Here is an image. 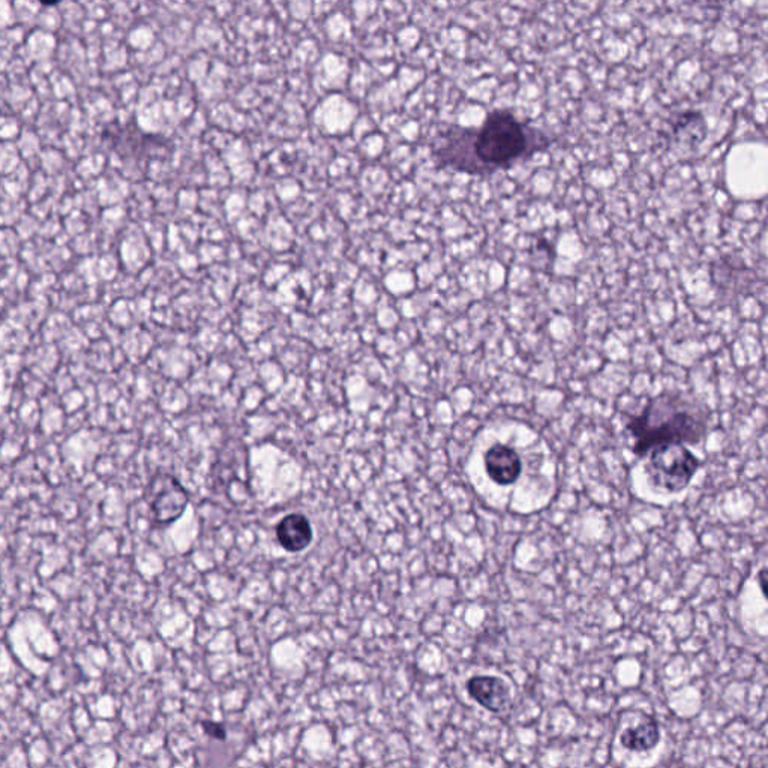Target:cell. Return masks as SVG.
<instances>
[{"instance_id":"obj_7","label":"cell","mask_w":768,"mask_h":768,"mask_svg":"<svg viewBox=\"0 0 768 768\" xmlns=\"http://www.w3.org/2000/svg\"><path fill=\"white\" fill-rule=\"evenodd\" d=\"M660 732L656 722H645L635 728L626 729L621 735V744L633 752H645L659 743Z\"/></svg>"},{"instance_id":"obj_3","label":"cell","mask_w":768,"mask_h":768,"mask_svg":"<svg viewBox=\"0 0 768 768\" xmlns=\"http://www.w3.org/2000/svg\"><path fill=\"white\" fill-rule=\"evenodd\" d=\"M644 458L651 483L666 492L683 491L699 467V459L683 444L653 447Z\"/></svg>"},{"instance_id":"obj_6","label":"cell","mask_w":768,"mask_h":768,"mask_svg":"<svg viewBox=\"0 0 768 768\" xmlns=\"http://www.w3.org/2000/svg\"><path fill=\"white\" fill-rule=\"evenodd\" d=\"M276 537L282 548L290 552H300L312 542V527L305 516L291 513L279 522Z\"/></svg>"},{"instance_id":"obj_4","label":"cell","mask_w":768,"mask_h":768,"mask_svg":"<svg viewBox=\"0 0 768 768\" xmlns=\"http://www.w3.org/2000/svg\"><path fill=\"white\" fill-rule=\"evenodd\" d=\"M486 473L498 485H512L521 474V458L512 447L494 444L485 455Z\"/></svg>"},{"instance_id":"obj_1","label":"cell","mask_w":768,"mask_h":768,"mask_svg":"<svg viewBox=\"0 0 768 768\" xmlns=\"http://www.w3.org/2000/svg\"><path fill=\"white\" fill-rule=\"evenodd\" d=\"M551 140L507 110H494L480 128L447 129L435 147L444 167L468 174H491L510 168L533 153L548 149Z\"/></svg>"},{"instance_id":"obj_5","label":"cell","mask_w":768,"mask_h":768,"mask_svg":"<svg viewBox=\"0 0 768 768\" xmlns=\"http://www.w3.org/2000/svg\"><path fill=\"white\" fill-rule=\"evenodd\" d=\"M467 690L474 701L494 713L503 710L509 701V690L500 678L476 675L468 680Z\"/></svg>"},{"instance_id":"obj_2","label":"cell","mask_w":768,"mask_h":768,"mask_svg":"<svg viewBox=\"0 0 768 768\" xmlns=\"http://www.w3.org/2000/svg\"><path fill=\"white\" fill-rule=\"evenodd\" d=\"M633 453L644 458L662 444H696L707 431V414L681 396L663 393L650 399L639 416L629 419Z\"/></svg>"},{"instance_id":"obj_8","label":"cell","mask_w":768,"mask_h":768,"mask_svg":"<svg viewBox=\"0 0 768 768\" xmlns=\"http://www.w3.org/2000/svg\"><path fill=\"white\" fill-rule=\"evenodd\" d=\"M200 725L204 734L209 735V737L215 738V740H227V729H225L224 723L215 722V720H201Z\"/></svg>"}]
</instances>
